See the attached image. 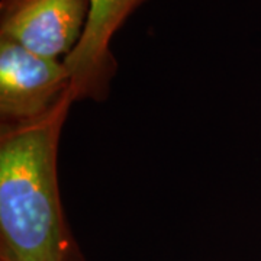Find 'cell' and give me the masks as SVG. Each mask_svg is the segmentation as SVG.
Returning a JSON list of instances; mask_svg holds the SVG:
<instances>
[{"label": "cell", "instance_id": "cell-1", "mask_svg": "<svg viewBox=\"0 0 261 261\" xmlns=\"http://www.w3.org/2000/svg\"><path fill=\"white\" fill-rule=\"evenodd\" d=\"M53 115V113H51ZM19 125L0 145L2 261H63L54 116Z\"/></svg>", "mask_w": 261, "mask_h": 261}, {"label": "cell", "instance_id": "cell-2", "mask_svg": "<svg viewBox=\"0 0 261 261\" xmlns=\"http://www.w3.org/2000/svg\"><path fill=\"white\" fill-rule=\"evenodd\" d=\"M71 86L64 63L0 38V113L25 125L51 115L53 103Z\"/></svg>", "mask_w": 261, "mask_h": 261}, {"label": "cell", "instance_id": "cell-3", "mask_svg": "<svg viewBox=\"0 0 261 261\" xmlns=\"http://www.w3.org/2000/svg\"><path fill=\"white\" fill-rule=\"evenodd\" d=\"M87 15L89 0H2L0 38L57 60L79 44Z\"/></svg>", "mask_w": 261, "mask_h": 261}, {"label": "cell", "instance_id": "cell-4", "mask_svg": "<svg viewBox=\"0 0 261 261\" xmlns=\"http://www.w3.org/2000/svg\"><path fill=\"white\" fill-rule=\"evenodd\" d=\"M142 2L145 0H89L83 35L64 60L74 96L89 93V87L109 71L111 39Z\"/></svg>", "mask_w": 261, "mask_h": 261}]
</instances>
